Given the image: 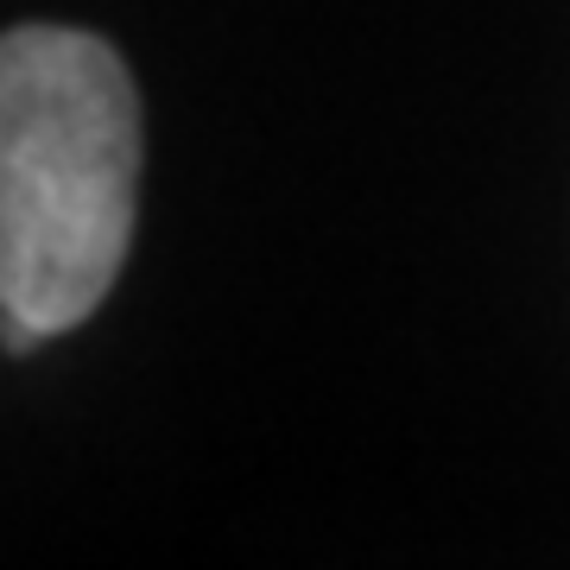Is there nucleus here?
<instances>
[{"label": "nucleus", "instance_id": "obj_1", "mask_svg": "<svg viewBox=\"0 0 570 570\" xmlns=\"http://www.w3.org/2000/svg\"><path fill=\"white\" fill-rule=\"evenodd\" d=\"M140 96L115 45L0 32V311L58 336L102 305L134 242Z\"/></svg>", "mask_w": 570, "mask_h": 570}]
</instances>
